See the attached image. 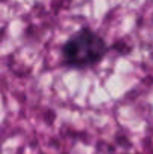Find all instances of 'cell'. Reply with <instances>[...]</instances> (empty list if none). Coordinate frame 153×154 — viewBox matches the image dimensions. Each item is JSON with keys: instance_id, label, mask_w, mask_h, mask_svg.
Instances as JSON below:
<instances>
[{"instance_id": "6da1fadb", "label": "cell", "mask_w": 153, "mask_h": 154, "mask_svg": "<svg viewBox=\"0 0 153 154\" xmlns=\"http://www.w3.org/2000/svg\"><path fill=\"white\" fill-rule=\"evenodd\" d=\"M108 51L107 42L99 33L81 27L62 47L63 63L72 69H87L98 64Z\"/></svg>"}]
</instances>
